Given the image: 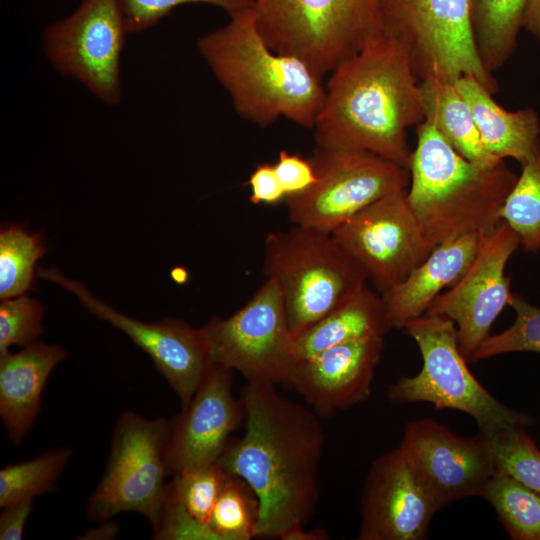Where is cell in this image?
I'll list each match as a JSON object with an SVG mask.
<instances>
[{
    "label": "cell",
    "mask_w": 540,
    "mask_h": 540,
    "mask_svg": "<svg viewBox=\"0 0 540 540\" xmlns=\"http://www.w3.org/2000/svg\"><path fill=\"white\" fill-rule=\"evenodd\" d=\"M241 402L244 434L230 439L218 463L256 494L255 537L289 540L318 502L322 426L314 410L284 397L272 383L247 381Z\"/></svg>",
    "instance_id": "1"
},
{
    "label": "cell",
    "mask_w": 540,
    "mask_h": 540,
    "mask_svg": "<svg viewBox=\"0 0 540 540\" xmlns=\"http://www.w3.org/2000/svg\"><path fill=\"white\" fill-rule=\"evenodd\" d=\"M424 120L405 47L382 37L329 73L314 123L316 146L363 150L409 169L407 129Z\"/></svg>",
    "instance_id": "2"
},
{
    "label": "cell",
    "mask_w": 540,
    "mask_h": 540,
    "mask_svg": "<svg viewBox=\"0 0 540 540\" xmlns=\"http://www.w3.org/2000/svg\"><path fill=\"white\" fill-rule=\"evenodd\" d=\"M197 48L240 117L260 127L280 117L314 127L325 96L323 79L301 59L267 45L253 6L199 37Z\"/></svg>",
    "instance_id": "3"
},
{
    "label": "cell",
    "mask_w": 540,
    "mask_h": 540,
    "mask_svg": "<svg viewBox=\"0 0 540 540\" xmlns=\"http://www.w3.org/2000/svg\"><path fill=\"white\" fill-rule=\"evenodd\" d=\"M409 164L407 201L433 246L470 232H492L518 175L504 160L473 162L423 120Z\"/></svg>",
    "instance_id": "4"
},
{
    "label": "cell",
    "mask_w": 540,
    "mask_h": 540,
    "mask_svg": "<svg viewBox=\"0 0 540 540\" xmlns=\"http://www.w3.org/2000/svg\"><path fill=\"white\" fill-rule=\"evenodd\" d=\"M263 272L280 289L293 339L368 281L362 267L331 233L298 225L267 234Z\"/></svg>",
    "instance_id": "5"
},
{
    "label": "cell",
    "mask_w": 540,
    "mask_h": 540,
    "mask_svg": "<svg viewBox=\"0 0 540 540\" xmlns=\"http://www.w3.org/2000/svg\"><path fill=\"white\" fill-rule=\"evenodd\" d=\"M253 11L267 45L320 79L385 37L378 0H256Z\"/></svg>",
    "instance_id": "6"
},
{
    "label": "cell",
    "mask_w": 540,
    "mask_h": 540,
    "mask_svg": "<svg viewBox=\"0 0 540 540\" xmlns=\"http://www.w3.org/2000/svg\"><path fill=\"white\" fill-rule=\"evenodd\" d=\"M403 329L416 342L423 365L416 375L403 376L389 386V401L429 402L436 409L459 410L473 417L480 431L501 424L534 423L530 415L497 400L469 371L451 319L422 315L408 321Z\"/></svg>",
    "instance_id": "7"
},
{
    "label": "cell",
    "mask_w": 540,
    "mask_h": 540,
    "mask_svg": "<svg viewBox=\"0 0 540 540\" xmlns=\"http://www.w3.org/2000/svg\"><path fill=\"white\" fill-rule=\"evenodd\" d=\"M170 427L171 421L163 417L148 419L131 410L119 416L106 468L86 504L85 515L90 521L135 512L144 516L154 531L158 528L168 488Z\"/></svg>",
    "instance_id": "8"
},
{
    "label": "cell",
    "mask_w": 540,
    "mask_h": 540,
    "mask_svg": "<svg viewBox=\"0 0 540 540\" xmlns=\"http://www.w3.org/2000/svg\"><path fill=\"white\" fill-rule=\"evenodd\" d=\"M384 35L407 50L418 81L472 76L491 94L497 80L478 55L469 0H378Z\"/></svg>",
    "instance_id": "9"
},
{
    "label": "cell",
    "mask_w": 540,
    "mask_h": 540,
    "mask_svg": "<svg viewBox=\"0 0 540 540\" xmlns=\"http://www.w3.org/2000/svg\"><path fill=\"white\" fill-rule=\"evenodd\" d=\"M309 158L316 182L284 199L291 222L309 229L332 233L370 204L410 184L409 169L368 151L316 146Z\"/></svg>",
    "instance_id": "10"
},
{
    "label": "cell",
    "mask_w": 540,
    "mask_h": 540,
    "mask_svg": "<svg viewBox=\"0 0 540 540\" xmlns=\"http://www.w3.org/2000/svg\"><path fill=\"white\" fill-rule=\"evenodd\" d=\"M213 363L247 381L286 384L297 361L277 283L266 278L249 301L227 318L201 327Z\"/></svg>",
    "instance_id": "11"
},
{
    "label": "cell",
    "mask_w": 540,
    "mask_h": 540,
    "mask_svg": "<svg viewBox=\"0 0 540 540\" xmlns=\"http://www.w3.org/2000/svg\"><path fill=\"white\" fill-rule=\"evenodd\" d=\"M127 33L116 0H81L69 16L44 29L43 51L59 74L115 106L122 101L121 54Z\"/></svg>",
    "instance_id": "12"
},
{
    "label": "cell",
    "mask_w": 540,
    "mask_h": 540,
    "mask_svg": "<svg viewBox=\"0 0 540 540\" xmlns=\"http://www.w3.org/2000/svg\"><path fill=\"white\" fill-rule=\"evenodd\" d=\"M406 192L370 204L331 233L380 294L403 282L434 249L423 235Z\"/></svg>",
    "instance_id": "13"
},
{
    "label": "cell",
    "mask_w": 540,
    "mask_h": 540,
    "mask_svg": "<svg viewBox=\"0 0 540 540\" xmlns=\"http://www.w3.org/2000/svg\"><path fill=\"white\" fill-rule=\"evenodd\" d=\"M37 276L67 289L90 312L124 332L152 359L179 398L181 409L190 403L214 364L201 328L175 318L146 323L128 317L97 299L82 283L67 278L55 268H39Z\"/></svg>",
    "instance_id": "14"
},
{
    "label": "cell",
    "mask_w": 540,
    "mask_h": 540,
    "mask_svg": "<svg viewBox=\"0 0 540 540\" xmlns=\"http://www.w3.org/2000/svg\"><path fill=\"white\" fill-rule=\"evenodd\" d=\"M519 246L518 234L501 220L486 236L466 272L447 292L437 295L424 314L454 322L466 360L490 336L493 322L509 305L511 277L504 270Z\"/></svg>",
    "instance_id": "15"
},
{
    "label": "cell",
    "mask_w": 540,
    "mask_h": 540,
    "mask_svg": "<svg viewBox=\"0 0 540 540\" xmlns=\"http://www.w3.org/2000/svg\"><path fill=\"white\" fill-rule=\"evenodd\" d=\"M400 445L440 509L480 496L495 473L490 442L482 432L461 437L423 418L405 425Z\"/></svg>",
    "instance_id": "16"
},
{
    "label": "cell",
    "mask_w": 540,
    "mask_h": 540,
    "mask_svg": "<svg viewBox=\"0 0 540 540\" xmlns=\"http://www.w3.org/2000/svg\"><path fill=\"white\" fill-rule=\"evenodd\" d=\"M404 448L379 456L366 477L359 540H422L439 510Z\"/></svg>",
    "instance_id": "17"
},
{
    "label": "cell",
    "mask_w": 540,
    "mask_h": 540,
    "mask_svg": "<svg viewBox=\"0 0 540 540\" xmlns=\"http://www.w3.org/2000/svg\"><path fill=\"white\" fill-rule=\"evenodd\" d=\"M233 370L213 364L190 403L171 421L166 449L169 476L217 462L244 421L232 390Z\"/></svg>",
    "instance_id": "18"
},
{
    "label": "cell",
    "mask_w": 540,
    "mask_h": 540,
    "mask_svg": "<svg viewBox=\"0 0 540 540\" xmlns=\"http://www.w3.org/2000/svg\"><path fill=\"white\" fill-rule=\"evenodd\" d=\"M384 348V336L371 335L297 360L287 385L313 410L330 415L366 401Z\"/></svg>",
    "instance_id": "19"
},
{
    "label": "cell",
    "mask_w": 540,
    "mask_h": 540,
    "mask_svg": "<svg viewBox=\"0 0 540 540\" xmlns=\"http://www.w3.org/2000/svg\"><path fill=\"white\" fill-rule=\"evenodd\" d=\"M65 356L61 346L39 341L18 352H0V418L15 445L33 427L46 382Z\"/></svg>",
    "instance_id": "20"
},
{
    "label": "cell",
    "mask_w": 540,
    "mask_h": 540,
    "mask_svg": "<svg viewBox=\"0 0 540 540\" xmlns=\"http://www.w3.org/2000/svg\"><path fill=\"white\" fill-rule=\"evenodd\" d=\"M489 233L470 232L444 241L408 277L381 294L393 328L425 314L433 299L466 272Z\"/></svg>",
    "instance_id": "21"
},
{
    "label": "cell",
    "mask_w": 540,
    "mask_h": 540,
    "mask_svg": "<svg viewBox=\"0 0 540 540\" xmlns=\"http://www.w3.org/2000/svg\"><path fill=\"white\" fill-rule=\"evenodd\" d=\"M454 84L468 103L481 141L492 155L513 158L521 166L532 159L540 142V119L534 109L505 110L472 76H462Z\"/></svg>",
    "instance_id": "22"
},
{
    "label": "cell",
    "mask_w": 540,
    "mask_h": 540,
    "mask_svg": "<svg viewBox=\"0 0 540 540\" xmlns=\"http://www.w3.org/2000/svg\"><path fill=\"white\" fill-rule=\"evenodd\" d=\"M393 328L382 295L367 285L293 339L297 360L355 339L384 336Z\"/></svg>",
    "instance_id": "23"
},
{
    "label": "cell",
    "mask_w": 540,
    "mask_h": 540,
    "mask_svg": "<svg viewBox=\"0 0 540 540\" xmlns=\"http://www.w3.org/2000/svg\"><path fill=\"white\" fill-rule=\"evenodd\" d=\"M419 90L424 120L458 153L478 163L493 164L503 160L485 148L471 109L454 83L428 78L419 81Z\"/></svg>",
    "instance_id": "24"
},
{
    "label": "cell",
    "mask_w": 540,
    "mask_h": 540,
    "mask_svg": "<svg viewBox=\"0 0 540 540\" xmlns=\"http://www.w3.org/2000/svg\"><path fill=\"white\" fill-rule=\"evenodd\" d=\"M478 55L493 74L513 55L529 0H469Z\"/></svg>",
    "instance_id": "25"
},
{
    "label": "cell",
    "mask_w": 540,
    "mask_h": 540,
    "mask_svg": "<svg viewBox=\"0 0 540 540\" xmlns=\"http://www.w3.org/2000/svg\"><path fill=\"white\" fill-rule=\"evenodd\" d=\"M480 497L495 509L514 540H540V493L514 478L495 473Z\"/></svg>",
    "instance_id": "26"
},
{
    "label": "cell",
    "mask_w": 540,
    "mask_h": 540,
    "mask_svg": "<svg viewBox=\"0 0 540 540\" xmlns=\"http://www.w3.org/2000/svg\"><path fill=\"white\" fill-rule=\"evenodd\" d=\"M73 450L58 447L0 470V507L52 492Z\"/></svg>",
    "instance_id": "27"
},
{
    "label": "cell",
    "mask_w": 540,
    "mask_h": 540,
    "mask_svg": "<svg viewBox=\"0 0 540 540\" xmlns=\"http://www.w3.org/2000/svg\"><path fill=\"white\" fill-rule=\"evenodd\" d=\"M46 249L42 236L19 225L0 231V298L26 294L33 287L37 261Z\"/></svg>",
    "instance_id": "28"
},
{
    "label": "cell",
    "mask_w": 540,
    "mask_h": 540,
    "mask_svg": "<svg viewBox=\"0 0 540 540\" xmlns=\"http://www.w3.org/2000/svg\"><path fill=\"white\" fill-rule=\"evenodd\" d=\"M523 427L501 424L480 432L490 442L494 472L508 475L540 493V449Z\"/></svg>",
    "instance_id": "29"
},
{
    "label": "cell",
    "mask_w": 540,
    "mask_h": 540,
    "mask_svg": "<svg viewBox=\"0 0 540 540\" xmlns=\"http://www.w3.org/2000/svg\"><path fill=\"white\" fill-rule=\"evenodd\" d=\"M501 220L518 234L526 251H540V142L532 159L522 165L502 208Z\"/></svg>",
    "instance_id": "30"
},
{
    "label": "cell",
    "mask_w": 540,
    "mask_h": 540,
    "mask_svg": "<svg viewBox=\"0 0 540 540\" xmlns=\"http://www.w3.org/2000/svg\"><path fill=\"white\" fill-rule=\"evenodd\" d=\"M259 501L242 478L228 474L209 520L218 540L255 538Z\"/></svg>",
    "instance_id": "31"
},
{
    "label": "cell",
    "mask_w": 540,
    "mask_h": 540,
    "mask_svg": "<svg viewBox=\"0 0 540 540\" xmlns=\"http://www.w3.org/2000/svg\"><path fill=\"white\" fill-rule=\"evenodd\" d=\"M509 305L516 313L514 323L505 331L490 335L467 361L476 362L509 352L540 353V308L517 293H512Z\"/></svg>",
    "instance_id": "32"
},
{
    "label": "cell",
    "mask_w": 540,
    "mask_h": 540,
    "mask_svg": "<svg viewBox=\"0 0 540 540\" xmlns=\"http://www.w3.org/2000/svg\"><path fill=\"white\" fill-rule=\"evenodd\" d=\"M228 474L217 461L172 476L170 485L187 511L199 522L209 525Z\"/></svg>",
    "instance_id": "33"
},
{
    "label": "cell",
    "mask_w": 540,
    "mask_h": 540,
    "mask_svg": "<svg viewBox=\"0 0 540 540\" xmlns=\"http://www.w3.org/2000/svg\"><path fill=\"white\" fill-rule=\"evenodd\" d=\"M43 305L26 294L2 299L0 303V352L27 346L43 334Z\"/></svg>",
    "instance_id": "34"
},
{
    "label": "cell",
    "mask_w": 540,
    "mask_h": 540,
    "mask_svg": "<svg viewBox=\"0 0 540 540\" xmlns=\"http://www.w3.org/2000/svg\"><path fill=\"white\" fill-rule=\"evenodd\" d=\"M128 33H138L157 24L174 8L192 3L209 4L229 15L253 6L251 0H116Z\"/></svg>",
    "instance_id": "35"
},
{
    "label": "cell",
    "mask_w": 540,
    "mask_h": 540,
    "mask_svg": "<svg viewBox=\"0 0 540 540\" xmlns=\"http://www.w3.org/2000/svg\"><path fill=\"white\" fill-rule=\"evenodd\" d=\"M155 539H217L209 525L196 520L184 507L168 483L161 520L154 531Z\"/></svg>",
    "instance_id": "36"
},
{
    "label": "cell",
    "mask_w": 540,
    "mask_h": 540,
    "mask_svg": "<svg viewBox=\"0 0 540 540\" xmlns=\"http://www.w3.org/2000/svg\"><path fill=\"white\" fill-rule=\"evenodd\" d=\"M286 196L306 191L317 180L310 158L282 150L274 164Z\"/></svg>",
    "instance_id": "37"
},
{
    "label": "cell",
    "mask_w": 540,
    "mask_h": 540,
    "mask_svg": "<svg viewBox=\"0 0 540 540\" xmlns=\"http://www.w3.org/2000/svg\"><path fill=\"white\" fill-rule=\"evenodd\" d=\"M247 184L251 189L249 199L253 204H276L286 198L274 164L260 163L256 165Z\"/></svg>",
    "instance_id": "38"
},
{
    "label": "cell",
    "mask_w": 540,
    "mask_h": 540,
    "mask_svg": "<svg viewBox=\"0 0 540 540\" xmlns=\"http://www.w3.org/2000/svg\"><path fill=\"white\" fill-rule=\"evenodd\" d=\"M34 507L33 499L21 500L2 507L0 540H21L25 524Z\"/></svg>",
    "instance_id": "39"
},
{
    "label": "cell",
    "mask_w": 540,
    "mask_h": 540,
    "mask_svg": "<svg viewBox=\"0 0 540 540\" xmlns=\"http://www.w3.org/2000/svg\"><path fill=\"white\" fill-rule=\"evenodd\" d=\"M523 28L531 33L540 45V0H529L523 20Z\"/></svg>",
    "instance_id": "40"
},
{
    "label": "cell",
    "mask_w": 540,
    "mask_h": 540,
    "mask_svg": "<svg viewBox=\"0 0 540 540\" xmlns=\"http://www.w3.org/2000/svg\"><path fill=\"white\" fill-rule=\"evenodd\" d=\"M119 531V525L109 520L101 521V525L98 527L89 529L83 535L82 539L85 540H107L114 538Z\"/></svg>",
    "instance_id": "41"
},
{
    "label": "cell",
    "mask_w": 540,
    "mask_h": 540,
    "mask_svg": "<svg viewBox=\"0 0 540 540\" xmlns=\"http://www.w3.org/2000/svg\"><path fill=\"white\" fill-rule=\"evenodd\" d=\"M251 1L255 2L256 0H251Z\"/></svg>",
    "instance_id": "42"
}]
</instances>
